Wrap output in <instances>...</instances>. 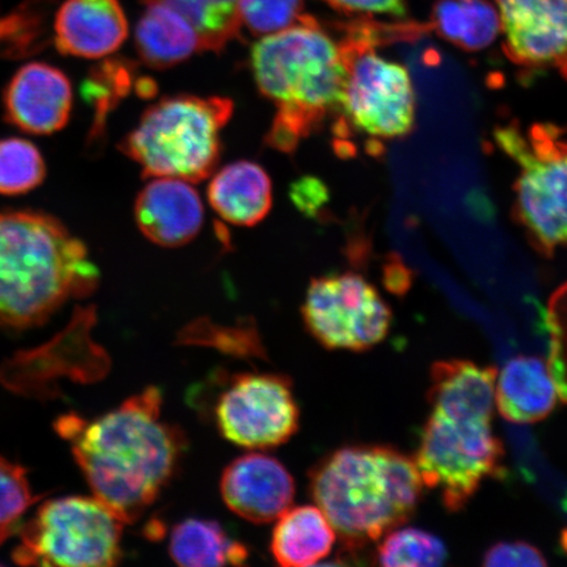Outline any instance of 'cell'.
<instances>
[{
    "mask_svg": "<svg viewBox=\"0 0 567 567\" xmlns=\"http://www.w3.org/2000/svg\"><path fill=\"white\" fill-rule=\"evenodd\" d=\"M162 403L161 390L146 388L94 421L69 415L55 423L92 494L124 524L154 505L186 450L183 432L163 420Z\"/></svg>",
    "mask_w": 567,
    "mask_h": 567,
    "instance_id": "obj_1",
    "label": "cell"
},
{
    "mask_svg": "<svg viewBox=\"0 0 567 567\" xmlns=\"http://www.w3.org/2000/svg\"><path fill=\"white\" fill-rule=\"evenodd\" d=\"M97 282L86 246L59 219L0 212V328L45 323L68 301L94 292Z\"/></svg>",
    "mask_w": 567,
    "mask_h": 567,
    "instance_id": "obj_2",
    "label": "cell"
},
{
    "mask_svg": "<svg viewBox=\"0 0 567 567\" xmlns=\"http://www.w3.org/2000/svg\"><path fill=\"white\" fill-rule=\"evenodd\" d=\"M423 486L414 458L388 445L344 446L310 472L311 498L351 555L406 524Z\"/></svg>",
    "mask_w": 567,
    "mask_h": 567,
    "instance_id": "obj_3",
    "label": "cell"
},
{
    "mask_svg": "<svg viewBox=\"0 0 567 567\" xmlns=\"http://www.w3.org/2000/svg\"><path fill=\"white\" fill-rule=\"evenodd\" d=\"M250 65L261 95L278 109L266 138L276 151L292 153L339 111L347 63L316 18L302 13L287 30L265 35L251 49Z\"/></svg>",
    "mask_w": 567,
    "mask_h": 567,
    "instance_id": "obj_4",
    "label": "cell"
},
{
    "mask_svg": "<svg viewBox=\"0 0 567 567\" xmlns=\"http://www.w3.org/2000/svg\"><path fill=\"white\" fill-rule=\"evenodd\" d=\"M228 97L175 95L148 106L120 145L145 177L198 183L215 173L221 131L233 115Z\"/></svg>",
    "mask_w": 567,
    "mask_h": 567,
    "instance_id": "obj_5",
    "label": "cell"
},
{
    "mask_svg": "<svg viewBox=\"0 0 567 567\" xmlns=\"http://www.w3.org/2000/svg\"><path fill=\"white\" fill-rule=\"evenodd\" d=\"M347 63L338 113L344 124L374 140H396L414 130L416 97L410 71L375 52L379 23L354 20L339 41Z\"/></svg>",
    "mask_w": 567,
    "mask_h": 567,
    "instance_id": "obj_6",
    "label": "cell"
},
{
    "mask_svg": "<svg viewBox=\"0 0 567 567\" xmlns=\"http://www.w3.org/2000/svg\"><path fill=\"white\" fill-rule=\"evenodd\" d=\"M496 144L519 172L515 215L537 251L550 257L567 245V140L555 125L524 132L515 123L496 127Z\"/></svg>",
    "mask_w": 567,
    "mask_h": 567,
    "instance_id": "obj_7",
    "label": "cell"
},
{
    "mask_svg": "<svg viewBox=\"0 0 567 567\" xmlns=\"http://www.w3.org/2000/svg\"><path fill=\"white\" fill-rule=\"evenodd\" d=\"M123 526L96 496L47 501L17 528L12 559L23 566H115L123 558Z\"/></svg>",
    "mask_w": 567,
    "mask_h": 567,
    "instance_id": "obj_8",
    "label": "cell"
},
{
    "mask_svg": "<svg viewBox=\"0 0 567 567\" xmlns=\"http://www.w3.org/2000/svg\"><path fill=\"white\" fill-rule=\"evenodd\" d=\"M503 457L505 449L492 422L431 411L414 461L423 485L441 492L445 508L458 513L486 478L503 474Z\"/></svg>",
    "mask_w": 567,
    "mask_h": 567,
    "instance_id": "obj_9",
    "label": "cell"
},
{
    "mask_svg": "<svg viewBox=\"0 0 567 567\" xmlns=\"http://www.w3.org/2000/svg\"><path fill=\"white\" fill-rule=\"evenodd\" d=\"M305 326L329 350L367 351L384 340L392 310L371 282L352 272L310 282L302 305Z\"/></svg>",
    "mask_w": 567,
    "mask_h": 567,
    "instance_id": "obj_10",
    "label": "cell"
},
{
    "mask_svg": "<svg viewBox=\"0 0 567 567\" xmlns=\"http://www.w3.org/2000/svg\"><path fill=\"white\" fill-rule=\"evenodd\" d=\"M215 420L226 441L247 450H269L296 434L300 409L288 379L245 373L219 395Z\"/></svg>",
    "mask_w": 567,
    "mask_h": 567,
    "instance_id": "obj_11",
    "label": "cell"
},
{
    "mask_svg": "<svg viewBox=\"0 0 567 567\" xmlns=\"http://www.w3.org/2000/svg\"><path fill=\"white\" fill-rule=\"evenodd\" d=\"M509 60L527 69L567 66V0H494Z\"/></svg>",
    "mask_w": 567,
    "mask_h": 567,
    "instance_id": "obj_12",
    "label": "cell"
},
{
    "mask_svg": "<svg viewBox=\"0 0 567 567\" xmlns=\"http://www.w3.org/2000/svg\"><path fill=\"white\" fill-rule=\"evenodd\" d=\"M73 110V87L63 71L44 62L28 63L4 90L7 123L38 136L63 130Z\"/></svg>",
    "mask_w": 567,
    "mask_h": 567,
    "instance_id": "obj_13",
    "label": "cell"
},
{
    "mask_svg": "<svg viewBox=\"0 0 567 567\" xmlns=\"http://www.w3.org/2000/svg\"><path fill=\"white\" fill-rule=\"evenodd\" d=\"M230 512L255 524L271 523L292 507L296 484L278 458L251 452L231 461L221 477Z\"/></svg>",
    "mask_w": 567,
    "mask_h": 567,
    "instance_id": "obj_14",
    "label": "cell"
},
{
    "mask_svg": "<svg viewBox=\"0 0 567 567\" xmlns=\"http://www.w3.org/2000/svg\"><path fill=\"white\" fill-rule=\"evenodd\" d=\"M127 34L120 0H65L53 21L55 48L80 59L97 60L117 52Z\"/></svg>",
    "mask_w": 567,
    "mask_h": 567,
    "instance_id": "obj_15",
    "label": "cell"
},
{
    "mask_svg": "<svg viewBox=\"0 0 567 567\" xmlns=\"http://www.w3.org/2000/svg\"><path fill=\"white\" fill-rule=\"evenodd\" d=\"M136 221L144 236L162 247H181L193 240L204 223V207L189 182L154 177L136 202Z\"/></svg>",
    "mask_w": 567,
    "mask_h": 567,
    "instance_id": "obj_16",
    "label": "cell"
},
{
    "mask_svg": "<svg viewBox=\"0 0 567 567\" xmlns=\"http://www.w3.org/2000/svg\"><path fill=\"white\" fill-rule=\"evenodd\" d=\"M498 371L467 360L437 361L431 370L432 411L461 420L493 421Z\"/></svg>",
    "mask_w": 567,
    "mask_h": 567,
    "instance_id": "obj_17",
    "label": "cell"
},
{
    "mask_svg": "<svg viewBox=\"0 0 567 567\" xmlns=\"http://www.w3.org/2000/svg\"><path fill=\"white\" fill-rule=\"evenodd\" d=\"M495 385V402L505 420L536 423L549 416L558 392L549 368L542 359L519 357L507 361Z\"/></svg>",
    "mask_w": 567,
    "mask_h": 567,
    "instance_id": "obj_18",
    "label": "cell"
},
{
    "mask_svg": "<svg viewBox=\"0 0 567 567\" xmlns=\"http://www.w3.org/2000/svg\"><path fill=\"white\" fill-rule=\"evenodd\" d=\"M212 208L233 225L254 226L264 221L272 207V183L257 163H230L212 177Z\"/></svg>",
    "mask_w": 567,
    "mask_h": 567,
    "instance_id": "obj_19",
    "label": "cell"
},
{
    "mask_svg": "<svg viewBox=\"0 0 567 567\" xmlns=\"http://www.w3.org/2000/svg\"><path fill=\"white\" fill-rule=\"evenodd\" d=\"M275 522L271 551L284 567L313 566L334 547L336 530L317 506L289 507Z\"/></svg>",
    "mask_w": 567,
    "mask_h": 567,
    "instance_id": "obj_20",
    "label": "cell"
},
{
    "mask_svg": "<svg viewBox=\"0 0 567 567\" xmlns=\"http://www.w3.org/2000/svg\"><path fill=\"white\" fill-rule=\"evenodd\" d=\"M136 27V49L146 66L165 70L203 52L200 39L179 13L161 4H148Z\"/></svg>",
    "mask_w": 567,
    "mask_h": 567,
    "instance_id": "obj_21",
    "label": "cell"
},
{
    "mask_svg": "<svg viewBox=\"0 0 567 567\" xmlns=\"http://www.w3.org/2000/svg\"><path fill=\"white\" fill-rule=\"evenodd\" d=\"M430 28L465 52H480L498 38L501 19L487 0H437Z\"/></svg>",
    "mask_w": 567,
    "mask_h": 567,
    "instance_id": "obj_22",
    "label": "cell"
},
{
    "mask_svg": "<svg viewBox=\"0 0 567 567\" xmlns=\"http://www.w3.org/2000/svg\"><path fill=\"white\" fill-rule=\"evenodd\" d=\"M169 556L187 567L244 565L248 550L231 538L221 524L204 519H186L176 524L169 537Z\"/></svg>",
    "mask_w": 567,
    "mask_h": 567,
    "instance_id": "obj_23",
    "label": "cell"
},
{
    "mask_svg": "<svg viewBox=\"0 0 567 567\" xmlns=\"http://www.w3.org/2000/svg\"><path fill=\"white\" fill-rule=\"evenodd\" d=\"M179 13L200 39L203 52L219 53L240 32V0H141Z\"/></svg>",
    "mask_w": 567,
    "mask_h": 567,
    "instance_id": "obj_24",
    "label": "cell"
},
{
    "mask_svg": "<svg viewBox=\"0 0 567 567\" xmlns=\"http://www.w3.org/2000/svg\"><path fill=\"white\" fill-rule=\"evenodd\" d=\"M51 3L30 0L0 20V56L25 59L39 53L53 40L49 33Z\"/></svg>",
    "mask_w": 567,
    "mask_h": 567,
    "instance_id": "obj_25",
    "label": "cell"
},
{
    "mask_svg": "<svg viewBox=\"0 0 567 567\" xmlns=\"http://www.w3.org/2000/svg\"><path fill=\"white\" fill-rule=\"evenodd\" d=\"M133 62L126 60H109L91 70L83 82L82 95L95 109V123L91 138L103 136L105 120L110 112L130 94L133 84Z\"/></svg>",
    "mask_w": 567,
    "mask_h": 567,
    "instance_id": "obj_26",
    "label": "cell"
},
{
    "mask_svg": "<svg viewBox=\"0 0 567 567\" xmlns=\"http://www.w3.org/2000/svg\"><path fill=\"white\" fill-rule=\"evenodd\" d=\"M378 563L386 567H435L449 559L445 544L427 530L395 528L378 548Z\"/></svg>",
    "mask_w": 567,
    "mask_h": 567,
    "instance_id": "obj_27",
    "label": "cell"
},
{
    "mask_svg": "<svg viewBox=\"0 0 567 567\" xmlns=\"http://www.w3.org/2000/svg\"><path fill=\"white\" fill-rule=\"evenodd\" d=\"M47 176L44 157L32 142L0 140V195L17 196L41 186Z\"/></svg>",
    "mask_w": 567,
    "mask_h": 567,
    "instance_id": "obj_28",
    "label": "cell"
},
{
    "mask_svg": "<svg viewBox=\"0 0 567 567\" xmlns=\"http://www.w3.org/2000/svg\"><path fill=\"white\" fill-rule=\"evenodd\" d=\"M40 499L24 467L0 456V545L16 534L21 516Z\"/></svg>",
    "mask_w": 567,
    "mask_h": 567,
    "instance_id": "obj_29",
    "label": "cell"
},
{
    "mask_svg": "<svg viewBox=\"0 0 567 567\" xmlns=\"http://www.w3.org/2000/svg\"><path fill=\"white\" fill-rule=\"evenodd\" d=\"M305 0H240V24L254 35H268L292 27L303 13Z\"/></svg>",
    "mask_w": 567,
    "mask_h": 567,
    "instance_id": "obj_30",
    "label": "cell"
},
{
    "mask_svg": "<svg viewBox=\"0 0 567 567\" xmlns=\"http://www.w3.org/2000/svg\"><path fill=\"white\" fill-rule=\"evenodd\" d=\"M558 313L553 321L555 342L549 364V372L557 386L558 395L567 402V287L557 297Z\"/></svg>",
    "mask_w": 567,
    "mask_h": 567,
    "instance_id": "obj_31",
    "label": "cell"
},
{
    "mask_svg": "<svg viewBox=\"0 0 567 567\" xmlns=\"http://www.w3.org/2000/svg\"><path fill=\"white\" fill-rule=\"evenodd\" d=\"M484 566H547L543 551L527 542H502L488 548Z\"/></svg>",
    "mask_w": 567,
    "mask_h": 567,
    "instance_id": "obj_32",
    "label": "cell"
},
{
    "mask_svg": "<svg viewBox=\"0 0 567 567\" xmlns=\"http://www.w3.org/2000/svg\"><path fill=\"white\" fill-rule=\"evenodd\" d=\"M332 9L349 16H406V0H323Z\"/></svg>",
    "mask_w": 567,
    "mask_h": 567,
    "instance_id": "obj_33",
    "label": "cell"
},
{
    "mask_svg": "<svg viewBox=\"0 0 567 567\" xmlns=\"http://www.w3.org/2000/svg\"><path fill=\"white\" fill-rule=\"evenodd\" d=\"M326 187L315 177H303L292 189L293 202L303 212H316L326 203Z\"/></svg>",
    "mask_w": 567,
    "mask_h": 567,
    "instance_id": "obj_34",
    "label": "cell"
},
{
    "mask_svg": "<svg viewBox=\"0 0 567 567\" xmlns=\"http://www.w3.org/2000/svg\"><path fill=\"white\" fill-rule=\"evenodd\" d=\"M564 545H565V549L567 551V530L565 532V536H564Z\"/></svg>",
    "mask_w": 567,
    "mask_h": 567,
    "instance_id": "obj_35",
    "label": "cell"
},
{
    "mask_svg": "<svg viewBox=\"0 0 567 567\" xmlns=\"http://www.w3.org/2000/svg\"><path fill=\"white\" fill-rule=\"evenodd\" d=\"M561 73L567 78V66L561 71Z\"/></svg>",
    "mask_w": 567,
    "mask_h": 567,
    "instance_id": "obj_36",
    "label": "cell"
}]
</instances>
